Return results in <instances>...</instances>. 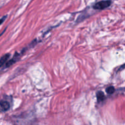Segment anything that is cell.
I'll list each match as a JSON object with an SVG mask.
<instances>
[{"instance_id": "6da1fadb", "label": "cell", "mask_w": 125, "mask_h": 125, "mask_svg": "<svg viewBox=\"0 0 125 125\" xmlns=\"http://www.w3.org/2000/svg\"><path fill=\"white\" fill-rule=\"evenodd\" d=\"M112 1H101L96 2L94 6V9L96 10H103L111 6Z\"/></svg>"}, {"instance_id": "7a4b0ae2", "label": "cell", "mask_w": 125, "mask_h": 125, "mask_svg": "<svg viewBox=\"0 0 125 125\" xmlns=\"http://www.w3.org/2000/svg\"><path fill=\"white\" fill-rule=\"evenodd\" d=\"M10 109V104L7 101H0V112H6Z\"/></svg>"}, {"instance_id": "3957f363", "label": "cell", "mask_w": 125, "mask_h": 125, "mask_svg": "<svg viewBox=\"0 0 125 125\" xmlns=\"http://www.w3.org/2000/svg\"><path fill=\"white\" fill-rule=\"evenodd\" d=\"M19 56L20 55L17 54H15L14 57H13L12 59H10V61H9L8 62H7V63H6V67H9L10 66H11L12 65H13V63H14L15 62L17 61V60L19 59V57H20Z\"/></svg>"}, {"instance_id": "277c9868", "label": "cell", "mask_w": 125, "mask_h": 125, "mask_svg": "<svg viewBox=\"0 0 125 125\" xmlns=\"http://www.w3.org/2000/svg\"><path fill=\"white\" fill-rule=\"evenodd\" d=\"M10 57V54H6L0 59V67H2L4 64L6 63Z\"/></svg>"}, {"instance_id": "5b68a950", "label": "cell", "mask_w": 125, "mask_h": 125, "mask_svg": "<svg viewBox=\"0 0 125 125\" xmlns=\"http://www.w3.org/2000/svg\"><path fill=\"white\" fill-rule=\"evenodd\" d=\"M96 97L98 102H102L106 100V96L103 92H98L96 94Z\"/></svg>"}, {"instance_id": "8992f818", "label": "cell", "mask_w": 125, "mask_h": 125, "mask_svg": "<svg viewBox=\"0 0 125 125\" xmlns=\"http://www.w3.org/2000/svg\"><path fill=\"white\" fill-rule=\"evenodd\" d=\"M106 91L108 94H112L115 92V89L113 86H110L106 89Z\"/></svg>"}, {"instance_id": "52a82bcc", "label": "cell", "mask_w": 125, "mask_h": 125, "mask_svg": "<svg viewBox=\"0 0 125 125\" xmlns=\"http://www.w3.org/2000/svg\"><path fill=\"white\" fill-rule=\"evenodd\" d=\"M6 17H7V16H4V17H3L2 18H1V19H0V25H1V24H2L4 21L5 19L6 18Z\"/></svg>"}, {"instance_id": "ba28073f", "label": "cell", "mask_w": 125, "mask_h": 125, "mask_svg": "<svg viewBox=\"0 0 125 125\" xmlns=\"http://www.w3.org/2000/svg\"><path fill=\"white\" fill-rule=\"evenodd\" d=\"M125 64H123V65H122V66H121L120 67V68H119V69H118V71L122 70L125 69Z\"/></svg>"}]
</instances>
